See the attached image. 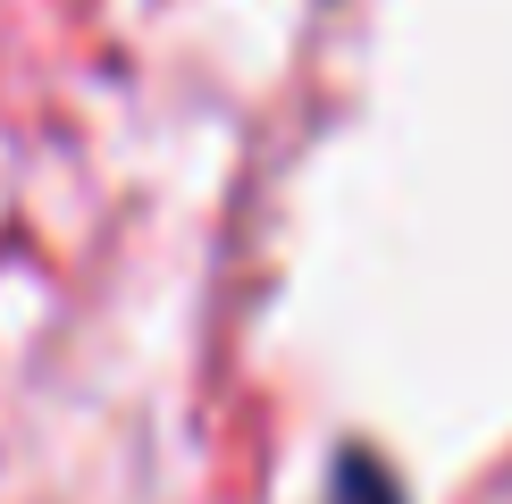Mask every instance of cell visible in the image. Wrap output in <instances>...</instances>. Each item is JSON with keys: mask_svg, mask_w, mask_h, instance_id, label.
Returning a JSON list of instances; mask_svg holds the SVG:
<instances>
[{"mask_svg": "<svg viewBox=\"0 0 512 504\" xmlns=\"http://www.w3.org/2000/svg\"><path fill=\"white\" fill-rule=\"evenodd\" d=\"M328 504H403V479L370 446H345V454H336V471H328Z\"/></svg>", "mask_w": 512, "mask_h": 504, "instance_id": "6da1fadb", "label": "cell"}]
</instances>
